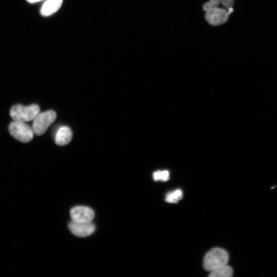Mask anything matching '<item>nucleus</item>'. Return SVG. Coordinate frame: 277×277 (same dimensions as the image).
<instances>
[{"mask_svg": "<svg viewBox=\"0 0 277 277\" xmlns=\"http://www.w3.org/2000/svg\"><path fill=\"white\" fill-rule=\"evenodd\" d=\"M233 12V9L232 7H231L228 9V12L229 13V14L230 15L231 13H232Z\"/></svg>", "mask_w": 277, "mask_h": 277, "instance_id": "nucleus-17", "label": "nucleus"}, {"mask_svg": "<svg viewBox=\"0 0 277 277\" xmlns=\"http://www.w3.org/2000/svg\"><path fill=\"white\" fill-rule=\"evenodd\" d=\"M62 3L63 0H46L42 6L41 14L44 17L51 16L58 11Z\"/></svg>", "mask_w": 277, "mask_h": 277, "instance_id": "nucleus-8", "label": "nucleus"}, {"mask_svg": "<svg viewBox=\"0 0 277 277\" xmlns=\"http://www.w3.org/2000/svg\"><path fill=\"white\" fill-rule=\"evenodd\" d=\"M233 275V270L231 266L227 264L211 272L209 277H231Z\"/></svg>", "mask_w": 277, "mask_h": 277, "instance_id": "nucleus-10", "label": "nucleus"}, {"mask_svg": "<svg viewBox=\"0 0 277 277\" xmlns=\"http://www.w3.org/2000/svg\"><path fill=\"white\" fill-rule=\"evenodd\" d=\"M209 2L213 7H217L221 3L220 0H209Z\"/></svg>", "mask_w": 277, "mask_h": 277, "instance_id": "nucleus-14", "label": "nucleus"}, {"mask_svg": "<svg viewBox=\"0 0 277 277\" xmlns=\"http://www.w3.org/2000/svg\"><path fill=\"white\" fill-rule=\"evenodd\" d=\"M70 214L72 221L78 222H91L94 217L93 210L89 207L84 206L73 208Z\"/></svg>", "mask_w": 277, "mask_h": 277, "instance_id": "nucleus-7", "label": "nucleus"}, {"mask_svg": "<svg viewBox=\"0 0 277 277\" xmlns=\"http://www.w3.org/2000/svg\"><path fill=\"white\" fill-rule=\"evenodd\" d=\"M229 15L228 10L215 7L206 12L205 18L210 25L216 26L227 23Z\"/></svg>", "mask_w": 277, "mask_h": 277, "instance_id": "nucleus-5", "label": "nucleus"}, {"mask_svg": "<svg viewBox=\"0 0 277 277\" xmlns=\"http://www.w3.org/2000/svg\"><path fill=\"white\" fill-rule=\"evenodd\" d=\"M9 131L16 140L23 143H28L33 139V129L25 122L13 121L10 124Z\"/></svg>", "mask_w": 277, "mask_h": 277, "instance_id": "nucleus-3", "label": "nucleus"}, {"mask_svg": "<svg viewBox=\"0 0 277 277\" xmlns=\"http://www.w3.org/2000/svg\"><path fill=\"white\" fill-rule=\"evenodd\" d=\"M229 261V255L226 251L220 248L212 249L205 255L204 267L205 270L211 272L227 264Z\"/></svg>", "mask_w": 277, "mask_h": 277, "instance_id": "nucleus-1", "label": "nucleus"}, {"mask_svg": "<svg viewBox=\"0 0 277 277\" xmlns=\"http://www.w3.org/2000/svg\"><path fill=\"white\" fill-rule=\"evenodd\" d=\"M56 113L53 111H48L39 113L34 118L33 124V131L37 136L44 135L49 126L55 121Z\"/></svg>", "mask_w": 277, "mask_h": 277, "instance_id": "nucleus-4", "label": "nucleus"}, {"mask_svg": "<svg viewBox=\"0 0 277 277\" xmlns=\"http://www.w3.org/2000/svg\"><path fill=\"white\" fill-rule=\"evenodd\" d=\"M72 132L69 127L62 126L58 131L55 141L59 146H65L68 144L71 140Z\"/></svg>", "mask_w": 277, "mask_h": 277, "instance_id": "nucleus-9", "label": "nucleus"}, {"mask_svg": "<svg viewBox=\"0 0 277 277\" xmlns=\"http://www.w3.org/2000/svg\"><path fill=\"white\" fill-rule=\"evenodd\" d=\"M213 8L210 2L206 3L203 6V9L204 11L207 12L208 10L210 9L211 8Z\"/></svg>", "mask_w": 277, "mask_h": 277, "instance_id": "nucleus-15", "label": "nucleus"}, {"mask_svg": "<svg viewBox=\"0 0 277 277\" xmlns=\"http://www.w3.org/2000/svg\"><path fill=\"white\" fill-rule=\"evenodd\" d=\"M40 111L39 106L37 104L28 106L17 104L10 110V115L15 121L26 122L33 120Z\"/></svg>", "mask_w": 277, "mask_h": 277, "instance_id": "nucleus-2", "label": "nucleus"}, {"mask_svg": "<svg viewBox=\"0 0 277 277\" xmlns=\"http://www.w3.org/2000/svg\"><path fill=\"white\" fill-rule=\"evenodd\" d=\"M43 1V0H27V1L30 3H35Z\"/></svg>", "mask_w": 277, "mask_h": 277, "instance_id": "nucleus-16", "label": "nucleus"}, {"mask_svg": "<svg viewBox=\"0 0 277 277\" xmlns=\"http://www.w3.org/2000/svg\"><path fill=\"white\" fill-rule=\"evenodd\" d=\"M69 228L73 235L85 237L92 235L95 231V226L91 222H78L72 221L69 225Z\"/></svg>", "mask_w": 277, "mask_h": 277, "instance_id": "nucleus-6", "label": "nucleus"}, {"mask_svg": "<svg viewBox=\"0 0 277 277\" xmlns=\"http://www.w3.org/2000/svg\"><path fill=\"white\" fill-rule=\"evenodd\" d=\"M221 3L225 6L228 10L232 7L234 4V0H220Z\"/></svg>", "mask_w": 277, "mask_h": 277, "instance_id": "nucleus-13", "label": "nucleus"}, {"mask_svg": "<svg viewBox=\"0 0 277 277\" xmlns=\"http://www.w3.org/2000/svg\"><path fill=\"white\" fill-rule=\"evenodd\" d=\"M169 173L167 170L163 171H157L153 174V178L155 181H167L169 179Z\"/></svg>", "mask_w": 277, "mask_h": 277, "instance_id": "nucleus-12", "label": "nucleus"}, {"mask_svg": "<svg viewBox=\"0 0 277 277\" xmlns=\"http://www.w3.org/2000/svg\"><path fill=\"white\" fill-rule=\"evenodd\" d=\"M183 198V191L180 189H177L168 193L166 195L165 201L168 203L177 204L178 201L182 199Z\"/></svg>", "mask_w": 277, "mask_h": 277, "instance_id": "nucleus-11", "label": "nucleus"}]
</instances>
